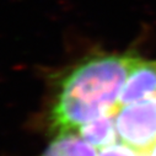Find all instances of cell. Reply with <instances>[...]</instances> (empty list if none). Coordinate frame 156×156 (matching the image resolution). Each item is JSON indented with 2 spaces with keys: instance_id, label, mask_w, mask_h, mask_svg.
I'll return each instance as SVG.
<instances>
[{
  "instance_id": "cell-4",
  "label": "cell",
  "mask_w": 156,
  "mask_h": 156,
  "mask_svg": "<svg viewBox=\"0 0 156 156\" xmlns=\"http://www.w3.org/2000/svg\"><path fill=\"white\" fill-rule=\"evenodd\" d=\"M79 134L95 147H106L114 144L117 140V128H115V112L107 113L100 118L81 126Z\"/></svg>"
},
{
  "instance_id": "cell-6",
  "label": "cell",
  "mask_w": 156,
  "mask_h": 156,
  "mask_svg": "<svg viewBox=\"0 0 156 156\" xmlns=\"http://www.w3.org/2000/svg\"><path fill=\"white\" fill-rule=\"evenodd\" d=\"M98 156H143L141 152H138L133 147L128 146L124 143H114L106 147H102Z\"/></svg>"
},
{
  "instance_id": "cell-1",
  "label": "cell",
  "mask_w": 156,
  "mask_h": 156,
  "mask_svg": "<svg viewBox=\"0 0 156 156\" xmlns=\"http://www.w3.org/2000/svg\"><path fill=\"white\" fill-rule=\"evenodd\" d=\"M139 60L133 53L97 54L74 66L59 84L51 114L53 129L73 132L115 112L128 76Z\"/></svg>"
},
{
  "instance_id": "cell-7",
  "label": "cell",
  "mask_w": 156,
  "mask_h": 156,
  "mask_svg": "<svg viewBox=\"0 0 156 156\" xmlns=\"http://www.w3.org/2000/svg\"><path fill=\"white\" fill-rule=\"evenodd\" d=\"M144 154V156H156V143L147 150V151H145V152H143Z\"/></svg>"
},
{
  "instance_id": "cell-3",
  "label": "cell",
  "mask_w": 156,
  "mask_h": 156,
  "mask_svg": "<svg viewBox=\"0 0 156 156\" xmlns=\"http://www.w3.org/2000/svg\"><path fill=\"white\" fill-rule=\"evenodd\" d=\"M156 96V60L141 62L132 69L119 98V106Z\"/></svg>"
},
{
  "instance_id": "cell-2",
  "label": "cell",
  "mask_w": 156,
  "mask_h": 156,
  "mask_svg": "<svg viewBox=\"0 0 156 156\" xmlns=\"http://www.w3.org/2000/svg\"><path fill=\"white\" fill-rule=\"evenodd\" d=\"M115 128L122 143L138 152L147 151L156 143V96L119 106Z\"/></svg>"
},
{
  "instance_id": "cell-5",
  "label": "cell",
  "mask_w": 156,
  "mask_h": 156,
  "mask_svg": "<svg viewBox=\"0 0 156 156\" xmlns=\"http://www.w3.org/2000/svg\"><path fill=\"white\" fill-rule=\"evenodd\" d=\"M41 156H97V152L80 134L65 132L58 133Z\"/></svg>"
}]
</instances>
